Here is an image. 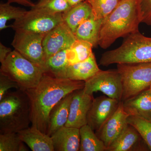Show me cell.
<instances>
[{
	"label": "cell",
	"instance_id": "7",
	"mask_svg": "<svg viewBox=\"0 0 151 151\" xmlns=\"http://www.w3.org/2000/svg\"><path fill=\"white\" fill-rule=\"evenodd\" d=\"M15 32L11 44L15 50L45 72L46 60L43 40L45 34L22 30Z\"/></svg>",
	"mask_w": 151,
	"mask_h": 151
},
{
	"label": "cell",
	"instance_id": "25",
	"mask_svg": "<svg viewBox=\"0 0 151 151\" xmlns=\"http://www.w3.org/2000/svg\"><path fill=\"white\" fill-rule=\"evenodd\" d=\"M96 19L104 20L114 9L120 0H86Z\"/></svg>",
	"mask_w": 151,
	"mask_h": 151
},
{
	"label": "cell",
	"instance_id": "3",
	"mask_svg": "<svg viewBox=\"0 0 151 151\" xmlns=\"http://www.w3.org/2000/svg\"><path fill=\"white\" fill-rule=\"evenodd\" d=\"M31 124L29 100L20 89L8 92L0 100V134L18 133Z\"/></svg>",
	"mask_w": 151,
	"mask_h": 151
},
{
	"label": "cell",
	"instance_id": "27",
	"mask_svg": "<svg viewBox=\"0 0 151 151\" xmlns=\"http://www.w3.org/2000/svg\"><path fill=\"white\" fill-rule=\"evenodd\" d=\"M32 8L50 14H63L71 6L66 0H39Z\"/></svg>",
	"mask_w": 151,
	"mask_h": 151
},
{
	"label": "cell",
	"instance_id": "4",
	"mask_svg": "<svg viewBox=\"0 0 151 151\" xmlns=\"http://www.w3.org/2000/svg\"><path fill=\"white\" fill-rule=\"evenodd\" d=\"M149 62H151V37L145 36L139 31L126 37L118 48L104 52L100 64L108 66Z\"/></svg>",
	"mask_w": 151,
	"mask_h": 151
},
{
	"label": "cell",
	"instance_id": "15",
	"mask_svg": "<svg viewBox=\"0 0 151 151\" xmlns=\"http://www.w3.org/2000/svg\"><path fill=\"white\" fill-rule=\"evenodd\" d=\"M100 70L93 52L84 61L68 66L58 78L85 81L92 78Z\"/></svg>",
	"mask_w": 151,
	"mask_h": 151
},
{
	"label": "cell",
	"instance_id": "32",
	"mask_svg": "<svg viewBox=\"0 0 151 151\" xmlns=\"http://www.w3.org/2000/svg\"><path fill=\"white\" fill-rule=\"evenodd\" d=\"M12 51L10 48L7 47L1 42H0V62L1 63L4 61Z\"/></svg>",
	"mask_w": 151,
	"mask_h": 151
},
{
	"label": "cell",
	"instance_id": "24",
	"mask_svg": "<svg viewBox=\"0 0 151 151\" xmlns=\"http://www.w3.org/2000/svg\"><path fill=\"white\" fill-rule=\"evenodd\" d=\"M7 2L0 4V30L11 27L7 25V22L11 20L15 21L20 19L27 12V11L19 7L12 5Z\"/></svg>",
	"mask_w": 151,
	"mask_h": 151
},
{
	"label": "cell",
	"instance_id": "28",
	"mask_svg": "<svg viewBox=\"0 0 151 151\" xmlns=\"http://www.w3.org/2000/svg\"><path fill=\"white\" fill-rule=\"evenodd\" d=\"M127 122L137 130L151 151V122L137 116H130Z\"/></svg>",
	"mask_w": 151,
	"mask_h": 151
},
{
	"label": "cell",
	"instance_id": "12",
	"mask_svg": "<svg viewBox=\"0 0 151 151\" xmlns=\"http://www.w3.org/2000/svg\"><path fill=\"white\" fill-rule=\"evenodd\" d=\"M94 97L84 92L83 89L73 92L69 116L65 127L80 129L87 124V115Z\"/></svg>",
	"mask_w": 151,
	"mask_h": 151
},
{
	"label": "cell",
	"instance_id": "23",
	"mask_svg": "<svg viewBox=\"0 0 151 151\" xmlns=\"http://www.w3.org/2000/svg\"><path fill=\"white\" fill-rule=\"evenodd\" d=\"M79 130V151H106L107 148L105 144L89 125H84Z\"/></svg>",
	"mask_w": 151,
	"mask_h": 151
},
{
	"label": "cell",
	"instance_id": "10",
	"mask_svg": "<svg viewBox=\"0 0 151 151\" xmlns=\"http://www.w3.org/2000/svg\"><path fill=\"white\" fill-rule=\"evenodd\" d=\"M77 40L74 33L63 22L47 33L43 40L45 58L48 59L58 52L70 48Z\"/></svg>",
	"mask_w": 151,
	"mask_h": 151
},
{
	"label": "cell",
	"instance_id": "26",
	"mask_svg": "<svg viewBox=\"0 0 151 151\" xmlns=\"http://www.w3.org/2000/svg\"><path fill=\"white\" fill-rule=\"evenodd\" d=\"M17 133L0 134V151H27Z\"/></svg>",
	"mask_w": 151,
	"mask_h": 151
},
{
	"label": "cell",
	"instance_id": "1",
	"mask_svg": "<svg viewBox=\"0 0 151 151\" xmlns=\"http://www.w3.org/2000/svg\"><path fill=\"white\" fill-rule=\"evenodd\" d=\"M85 81L57 78L45 73L38 84L24 91L29 100L32 126L46 134L49 115L63 97L83 89Z\"/></svg>",
	"mask_w": 151,
	"mask_h": 151
},
{
	"label": "cell",
	"instance_id": "14",
	"mask_svg": "<svg viewBox=\"0 0 151 151\" xmlns=\"http://www.w3.org/2000/svg\"><path fill=\"white\" fill-rule=\"evenodd\" d=\"M150 150L136 129L128 124L124 131L107 149L106 151Z\"/></svg>",
	"mask_w": 151,
	"mask_h": 151
},
{
	"label": "cell",
	"instance_id": "2",
	"mask_svg": "<svg viewBox=\"0 0 151 151\" xmlns=\"http://www.w3.org/2000/svg\"><path fill=\"white\" fill-rule=\"evenodd\" d=\"M141 23L138 0H120L116 8L103 20L98 45L105 49L120 37L139 31Z\"/></svg>",
	"mask_w": 151,
	"mask_h": 151
},
{
	"label": "cell",
	"instance_id": "31",
	"mask_svg": "<svg viewBox=\"0 0 151 151\" xmlns=\"http://www.w3.org/2000/svg\"><path fill=\"white\" fill-rule=\"evenodd\" d=\"M12 88L19 89L16 82L12 80L6 76L0 73V100L8 92L9 89Z\"/></svg>",
	"mask_w": 151,
	"mask_h": 151
},
{
	"label": "cell",
	"instance_id": "22",
	"mask_svg": "<svg viewBox=\"0 0 151 151\" xmlns=\"http://www.w3.org/2000/svg\"><path fill=\"white\" fill-rule=\"evenodd\" d=\"M72 64L70 49H65L47 60L45 73L58 78L68 66Z\"/></svg>",
	"mask_w": 151,
	"mask_h": 151
},
{
	"label": "cell",
	"instance_id": "19",
	"mask_svg": "<svg viewBox=\"0 0 151 151\" xmlns=\"http://www.w3.org/2000/svg\"><path fill=\"white\" fill-rule=\"evenodd\" d=\"M73 92L68 94L52 108L49 115L46 134H52L65 126L69 116Z\"/></svg>",
	"mask_w": 151,
	"mask_h": 151
},
{
	"label": "cell",
	"instance_id": "33",
	"mask_svg": "<svg viewBox=\"0 0 151 151\" xmlns=\"http://www.w3.org/2000/svg\"><path fill=\"white\" fill-rule=\"evenodd\" d=\"M7 2L11 4L17 3L21 5L31 8L34 6L35 4L32 1V0H7Z\"/></svg>",
	"mask_w": 151,
	"mask_h": 151
},
{
	"label": "cell",
	"instance_id": "20",
	"mask_svg": "<svg viewBox=\"0 0 151 151\" xmlns=\"http://www.w3.org/2000/svg\"><path fill=\"white\" fill-rule=\"evenodd\" d=\"M103 20L96 19L94 14L82 22L74 34L77 40L87 42L93 47L98 45L99 35Z\"/></svg>",
	"mask_w": 151,
	"mask_h": 151
},
{
	"label": "cell",
	"instance_id": "17",
	"mask_svg": "<svg viewBox=\"0 0 151 151\" xmlns=\"http://www.w3.org/2000/svg\"><path fill=\"white\" fill-rule=\"evenodd\" d=\"M123 108L129 116L139 117L151 122V92L150 88L135 97L122 101Z\"/></svg>",
	"mask_w": 151,
	"mask_h": 151
},
{
	"label": "cell",
	"instance_id": "30",
	"mask_svg": "<svg viewBox=\"0 0 151 151\" xmlns=\"http://www.w3.org/2000/svg\"><path fill=\"white\" fill-rule=\"evenodd\" d=\"M138 9L141 23L151 26V0H138Z\"/></svg>",
	"mask_w": 151,
	"mask_h": 151
},
{
	"label": "cell",
	"instance_id": "29",
	"mask_svg": "<svg viewBox=\"0 0 151 151\" xmlns=\"http://www.w3.org/2000/svg\"><path fill=\"white\" fill-rule=\"evenodd\" d=\"M92 45L87 42L76 40L70 47L73 64L84 61L93 53ZM72 64V65H73Z\"/></svg>",
	"mask_w": 151,
	"mask_h": 151
},
{
	"label": "cell",
	"instance_id": "8",
	"mask_svg": "<svg viewBox=\"0 0 151 151\" xmlns=\"http://www.w3.org/2000/svg\"><path fill=\"white\" fill-rule=\"evenodd\" d=\"M63 22V14L49 13L31 8L10 26L14 31L22 30L46 34Z\"/></svg>",
	"mask_w": 151,
	"mask_h": 151
},
{
	"label": "cell",
	"instance_id": "16",
	"mask_svg": "<svg viewBox=\"0 0 151 151\" xmlns=\"http://www.w3.org/2000/svg\"><path fill=\"white\" fill-rule=\"evenodd\" d=\"M54 151H78L80 130L76 127H62L51 135Z\"/></svg>",
	"mask_w": 151,
	"mask_h": 151
},
{
	"label": "cell",
	"instance_id": "6",
	"mask_svg": "<svg viewBox=\"0 0 151 151\" xmlns=\"http://www.w3.org/2000/svg\"><path fill=\"white\" fill-rule=\"evenodd\" d=\"M117 70L122 78V101L135 97L151 86V62L118 64Z\"/></svg>",
	"mask_w": 151,
	"mask_h": 151
},
{
	"label": "cell",
	"instance_id": "11",
	"mask_svg": "<svg viewBox=\"0 0 151 151\" xmlns=\"http://www.w3.org/2000/svg\"><path fill=\"white\" fill-rule=\"evenodd\" d=\"M120 103L107 96L94 98L87 115V124L94 131H98L115 113Z\"/></svg>",
	"mask_w": 151,
	"mask_h": 151
},
{
	"label": "cell",
	"instance_id": "18",
	"mask_svg": "<svg viewBox=\"0 0 151 151\" xmlns=\"http://www.w3.org/2000/svg\"><path fill=\"white\" fill-rule=\"evenodd\" d=\"M22 142L32 151H54L51 137L31 126L17 133Z\"/></svg>",
	"mask_w": 151,
	"mask_h": 151
},
{
	"label": "cell",
	"instance_id": "34",
	"mask_svg": "<svg viewBox=\"0 0 151 151\" xmlns=\"http://www.w3.org/2000/svg\"><path fill=\"white\" fill-rule=\"evenodd\" d=\"M71 7L74 6L78 4L85 1L86 0H66Z\"/></svg>",
	"mask_w": 151,
	"mask_h": 151
},
{
	"label": "cell",
	"instance_id": "13",
	"mask_svg": "<svg viewBox=\"0 0 151 151\" xmlns=\"http://www.w3.org/2000/svg\"><path fill=\"white\" fill-rule=\"evenodd\" d=\"M129 115L124 111L122 101L115 113L103 127L96 131L97 137L104 143L107 149L119 137L127 127Z\"/></svg>",
	"mask_w": 151,
	"mask_h": 151
},
{
	"label": "cell",
	"instance_id": "35",
	"mask_svg": "<svg viewBox=\"0 0 151 151\" xmlns=\"http://www.w3.org/2000/svg\"><path fill=\"white\" fill-rule=\"evenodd\" d=\"M150 90L151 92V86H150Z\"/></svg>",
	"mask_w": 151,
	"mask_h": 151
},
{
	"label": "cell",
	"instance_id": "5",
	"mask_svg": "<svg viewBox=\"0 0 151 151\" xmlns=\"http://www.w3.org/2000/svg\"><path fill=\"white\" fill-rule=\"evenodd\" d=\"M0 73L16 82L19 89L24 91L36 86L45 72L14 50L1 63Z\"/></svg>",
	"mask_w": 151,
	"mask_h": 151
},
{
	"label": "cell",
	"instance_id": "9",
	"mask_svg": "<svg viewBox=\"0 0 151 151\" xmlns=\"http://www.w3.org/2000/svg\"><path fill=\"white\" fill-rule=\"evenodd\" d=\"M83 90L86 94L91 95L100 91L108 97L122 101L123 85L121 76L117 69L100 70L85 81Z\"/></svg>",
	"mask_w": 151,
	"mask_h": 151
},
{
	"label": "cell",
	"instance_id": "21",
	"mask_svg": "<svg viewBox=\"0 0 151 151\" xmlns=\"http://www.w3.org/2000/svg\"><path fill=\"white\" fill-rule=\"evenodd\" d=\"M93 14L91 6L86 1L71 7L63 16V21L74 33L77 27Z\"/></svg>",
	"mask_w": 151,
	"mask_h": 151
}]
</instances>
